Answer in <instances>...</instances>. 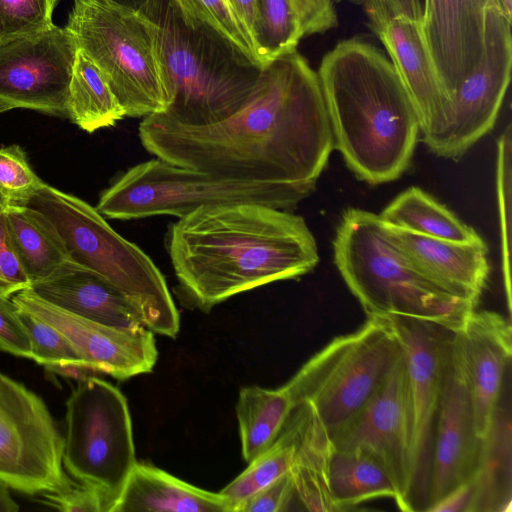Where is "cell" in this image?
<instances>
[{
    "instance_id": "cell-34",
    "label": "cell",
    "mask_w": 512,
    "mask_h": 512,
    "mask_svg": "<svg viewBox=\"0 0 512 512\" xmlns=\"http://www.w3.org/2000/svg\"><path fill=\"white\" fill-rule=\"evenodd\" d=\"M18 312L28 330L32 359L35 362L43 365L46 370L56 366H76L90 370L82 355L62 332L29 312L21 309Z\"/></svg>"
},
{
    "instance_id": "cell-48",
    "label": "cell",
    "mask_w": 512,
    "mask_h": 512,
    "mask_svg": "<svg viewBox=\"0 0 512 512\" xmlns=\"http://www.w3.org/2000/svg\"><path fill=\"white\" fill-rule=\"evenodd\" d=\"M11 109L12 108L8 104H6V103H4L3 101L0 100V114L3 113V112H6L8 110H11Z\"/></svg>"
},
{
    "instance_id": "cell-14",
    "label": "cell",
    "mask_w": 512,
    "mask_h": 512,
    "mask_svg": "<svg viewBox=\"0 0 512 512\" xmlns=\"http://www.w3.org/2000/svg\"><path fill=\"white\" fill-rule=\"evenodd\" d=\"M78 45L73 34L55 24L28 35L0 41V100L67 117L69 85Z\"/></svg>"
},
{
    "instance_id": "cell-24",
    "label": "cell",
    "mask_w": 512,
    "mask_h": 512,
    "mask_svg": "<svg viewBox=\"0 0 512 512\" xmlns=\"http://www.w3.org/2000/svg\"><path fill=\"white\" fill-rule=\"evenodd\" d=\"M234 512L220 492L191 485L153 465L136 462L113 512Z\"/></svg>"
},
{
    "instance_id": "cell-45",
    "label": "cell",
    "mask_w": 512,
    "mask_h": 512,
    "mask_svg": "<svg viewBox=\"0 0 512 512\" xmlns=\"http://www.w3.org/2000/svg\"><path fill=\"white\" fill-rule=\"evenodd\" d=\"M18 510L19 506L11 496L9 488L0 482V512H16Z\"/></svg>"
},
{
    "instance_id": "cell-13",
    "label": "cell",
    "mask_w": 512,
    "mask_h": 512,
    "mask_svg": "<svg viewBox=\"0 0 512 512\" xmlns=\"http://www.w3.org/2000/svg\"><path fill=\"white\" fill-rule=\"evenodd\" d=\"M406 359L411 410L410 512L426 511L435 432L455 332L431 321L386 316Z\"/></svg>"
},
{
    "instance_id": "cell-28",
    "label": "cell",
    "mask_w": 512,
    "mask_h": 512,
    "mask_svg": "<svg viewBox=\"0 0 512 512\" xmlns=\"http://www.w3.org/2000/svg\"><path fill=\"white\" fill-rule=\"evenodd\" d=\"M329 489L336 512L372 499H396L394 484L384 466L360 449L333 448L329 464Z\"/></svg>"
},
{
    "instance_id": "cell-27",
    "label": "cell",
    "mask_w": 512,
    "mask_h": 512,
    "mask_svg": "<svg viewBox=\"0 0 512 512\" xmlns=\"http://www.w3.org/2000/svg\"><path fill=\"white\" fill-rule=\"evenodd\" d=\"M294 409L286 389L256 385L239 391L235 407L243 459L252 461L268 449L282 432Z\"/></svg>"
},
{
    "instance_id": "cell-31",
    "label": "cell",
    "mask_w": 512,
    "mask_h": 512,
    "mask_svg": "<svg viewBox=\"0 0 512 512\" xmlns=\"http://www.w3.org/2000/svg\"><path fill=\"white\" fill-rule=\"evenodd\" d=\"M303 420L304 407L300 404L294 407L274 443L250 461L247 468L220 491L231 502L234 512L260 489L289 472L300 439Z\"/></svg>"
},
{
    "instance_id": "cell-41",
    "label": "cell",
    "mask_w": 512,
    "mask_h": 512,
    "mask_svg": "<svg viewBox=\"0 0 512 512\" xmlns=\"http://www.w3.org/2000/svg\"><path fill=\"white\" fill-rule=\"evenodd\" d=\"M294 499L290 472L260 489L238 508L237 512H279L289 509Z\"/></svg>"
},
{
    "instance_id": "cell-8",
    "label": "cell",
    "mask_w": 512,
    "mask_h": 512,
    "mask_svg": "<svg viewBox=\"0 0 512 512\" xmlns=\"http://www.w3.org/2000/svg\"><path fill=\"white\" fill-rule=\"evenodd\" d=\"M66 28L102 71L126 117L166 111L168 96L144 14L109 0H74Z\"/></svg>"
},
{
    "instance_id": "cell-29",
    "label": "cell",
    "mask_w": 512,
    "mask_h": 512,
    "mask_svg": "<svg viewBox=\"0 0 512 512\" xmlns=\"http://www.w3.org/2000/svg\"><path fill=\"white\" fill-rule=\"evenodd\" d=\"M67 117L89 133L114 126L126 117L104 74L80 48L69 85Z\"/></svg>"
},
{
    "instance_id": "cell-7",
    "label": "cell",
    "mask_w": 512,
    "mask_h": 512,
    "mask_svg": "<svg viewBox=\"0 0 512 512\" xmlns=\"http://www.w3.org/2000/svg\"><path fill=\"white\" fill-rule=\"evenodd\" d=\"M403 355L385 317H368L353 333L335 337L283 386L295 406L308 403L333 435L383 385Z\"/></svg>"
},
{
    "instance_id": "cell-49",
    "label": "cell",
    "mask_w": 512,
    "mask_h": 512,
    "mask_svg": "<svg viewBox=\"0 0 512 512\" xmlns=\"http://www.w3.org/2000/svg\"><path fill=\"white\" fill-rule=\"evenodd\" d=\"M0 482L3 484V475H2L1 467H0Z\"/></svg>"
},
{
    "instance_id": "cell-46",
    "label": "cell",
    "mask_w": 512,
    "mask_h": 512,
    "mask_svg": "<svg viewBox=\"0 0 512 512\" xmlns=\"http://www.w3.org/2000/svg\"><path fill=\"white\" fill-rule=\"evenodd\" d=\"M112 2H115L117 4L130 7L135 10H139L146 2L147 0H109Z\"/></svg>"
},
{
    "instance_id": "cell-42",
    "label": "cell",
    "mask_w": 512,
    "mask_h": 512,
    "mask_svg": "<svg viewBox=\"0 0 512 512\" xmlns=\"http://www.w3.org/2000/svg\"><path fill=\"white\" fill-rule=\"evenodd\" d=\"M304 36L325 32L337 25L333 0H291Z\"/></svg>"
},
{
    "instance_id": "cell-36",
    "label": "cell",
    "mask_w": 512,
    "mask_h": 512,
    "mask_svg": "<svg viewBox=\"0 0 512 512\" xmlns=\"http://www.w3.org/2000/svg\"><path fill=\"white\" fill-rule=\"evenodd\" d=\"M42 183L19 145L0 148V197L8 204L24 205Z\"/></svg>"
},
{
    "instance_id": "cell-21",
    "label": "cell",
    "mask_w": 512,
    "mask_h": 512,
    "mask_svg": "<svg viewBox=\"0 0 512 512\" xmlns=\"http://www.w3.org/2000/svg\"><path fill=\"white\" fill-rule=\"evenodd\" d=\"M386 226L391 239L421 270L478 303L489 275L488 249L482 238L457 242Z\"/></svg>"
},
{
    "instance_id": "cell-4",
    "label": "cell",
    "mask_w": 512,
    "mask_h": 512,
    "mask_svg": "<svg viewBox=\"0 0 512 512\" xmlns=\"http://www.w3.org/2000/svg\"><path fill=\"white\" fill-rule=\"evenodd\" d=\"M168 96L160 115L183 126H207L233 115L253 90L261 69L215 31L183 18L174 0H147Z\"/></svg>"
},
{
    "instance_id": "cell-17",
    "label": "cell",
    "mask_w": 512,
    "mask_h": 512,
    "mask_svg": "<svg viewBox=\"0 0 512 512\" xmlns=\"http://www.w3.org/2000/svg\"><path fill=\"white\" fill-rule=\"evenodd\" d=\"M364 10L414 103L421 133L445 104L424 33L422 4L420 0H365Z\"/></svg>"
},
{
    "instance_id": "cell-2",
    "label": "cell",
    "mask_w": 512,
    "mask_h": 512,
    "mask_svg": "<svg viewBox=\"0 0 512 512\" xmlns=\"http://www.w3.org/2000/svg\"><path fill=\"white\" fill-rule=\"evenodd\" d=\"M165 245L175 295L202 312L242 292L298 278L319 262L303 217L256 203L198 208L170 224Z\"/></svg>"
},
{
    "instance_id": "cell-43",
    "label": "cell",
    "mask_w": 512,
    "mask_h": 512,
    "mask_svg": "<svg viewBox=\"0 0 512 512\" xmlns=\"http://www.w3.org/2000/svg\"><path fill=\"white\" fill-rule=\"evenodd\" d=\"M473 495L472 481H467L448 492L430 506L427 512H469Z\"/></svg>"
},
{
    "instance_id": "cell-9",
    "label": "cell",
    "mask_w": 512,
    "mask_h": 512,
    "mask_svg": "<svg viewBox=\"0 0 512 512\" xmlns=\"http://www.w3.org/2000/svg\"><path fill=\"white\" fill-rule=\"evenodd\" d=\"M308 196L291 185L219 179L156 157L118 176L101 193L95 208L117 220L159 215L182 218L201 207L230 203L293 211Z\"/></svg>"
},
{
    "instance_id": "cell-6",
    "label": "cell",
    "mask_w": 512,
    "mask_h": 512,
    "mask_svg": "<svg viewBox=\"0 0 512 512\" xmlns=\"http://www.w3.org/2000/svg\"><path fill=\"white\" fill-rule=\"evenodd\" d=\"M39 212L60 239L68 260L111 285L149 330L175 338L177 307L165 277L137 245L118 234L95 207L43 182L24 204Z\"/></svg>"
},
{
    "instance_id": "cell-26",
    "label": "cell",
    "mask_w": 512,
    "mask_h": 512,
    "mask_svg": "<svg viewBox=\"0 0 512 512\" xmlns=\"http://www.w3.org/2000/svg\"><path fill=\"white\" fill-rule=\"evenodd\" d=\"M6 218L14 251L31 285L49 278L69 261L57 234L39 212L8 204Z\"/></svg>"
},
{
    "instance_id": "cell-16",
    "label": "cell",
    "mask_w": 512,
    "mask_h": 512,
    "mask_svg": "<svg viewBox=\"0 0 512 512\" xmlns=\"http://www.w3.org/2000/svg\"><path fill=\"white\" fill-rule=\"evenodd\" d=\"M11 299L18 309L62 332L96 374L126 380L151 372L157 361L154 333L145 326L121 328L100 324L62 309L30 289Z\"/></svg>"
},
{
    "instance_id": "cell-39",
    "label": "cell",
    "mask_w": 512,
    "mask_h": 512,
    "mask_svg": "<svg viewBox=\"0 0 512 512\" xmlns=\"http://www.w3.org/2000/svg\"><path fill=\"white\" fill-rule=\"evenodd\" d=\"M0 351L32 359L28 330L11 298L0 296Z\"/></svg>"
},
{
    "instance_id": "cell-30",
    "label": "cell",
    "mask_w": 512,
    "mask_h": 512,
    "mask_svg": "<svg viewBox=\"0 0 512 512\" xmlns=\"http://www.w3.org/2000/svg\"><path fill=\"white\" fill-rule=\"evenodd\" d=\"M379 216L390 227L429 237L457 242L481 238L472 227L418 187L399 194Z\"/></svg>"
},
{
    "instance_id": "cell-18",
    "label": "cell",
    "mask_w": 512,
    "mask_h": 512,
    "mask_svg": "<svg viewBox=\"0 0 512 512\" xmlns=\"http://www.w3.org/2000/svg\"><path fill=\"white\" fill-rule=\"evenodd\" d=\"M481 440L476 429L472 395L455 332L435 432L427 509L448 492L472 479Z\"/></svg>"
},
{
    "instance_id": "cell-35",
    "label": "cell",
    "mask_w": 512,
    "mask_h": 512,
    "mask_svg": "<svg viewBox=\"0 0 512 512\" xmlns=\"http://www.w3.org/2000/svg\"><path fill=\"white\" fill-rule=\"evenodd\" d=\"M59 0H0V41L33 34L51 25Z\"/></svg>"
},
{
    "instance_id": "cell-25",
    "label": "cell",
    "mask_w": 512,
    "mask_h": 512,
    "mask_svg": "<svg viewBox=\"0 0 512 512\" xmlns=\"http://www.w3.org/2000/svg\"><path fill=\"white\" fill-rule=\"evenodd\" d=\"M301 404L304 420L289 470L294 498L304 510L336 512L329 489V464L334 448L331 437L312 406Z\"/></svg>"
},
{
    "instance_id": "cell-33",
    "label": "cell",
    "mask_w": 512,
    "mask_h": 512,
    "mask_svg": "<svg viewBox=\"0 0 512 512\" xmlns=\"http://www.w3.org/2000/svg\"><path fill=\"white\" fill-rule=\"evenodd\" d=\"M183 18L215 31L262 68L253 45L227 0H174Z\"/></svg>"
},
{
    "instance_id": "cell-1",
    "label": "cell",
    "mask_w": 512,
    "mask_h": 512,
    "mask_svg": "<svg viewBox=\"0 0 512 512\" xmlns=\"http://www.w3.org/2000/svg\"><path fill=\"white\" fill-rule=\"evenodd\" d=\"M150 154L219 179L280 183L314 190L334 147L317 72L297 50L261 69L245 103L207 126H183L160 114L143 118Z\"/></svg>"
},
{
    "instance_id": "cell-38",
    "label": "cell",
    "mask_w": 512,
    "mask_h": 512,
    "mask_svg": "<svg viewBox=\"0 0 512 512\" xmlns=\"http://www.w3.org/2000/svg\"><path fill=\"white\" fill-rule=\"evenodd\" d=\"M8 203L0 197V296L12 298L31 287L14 251L6 218Z\"/></svg>"
},
{
    "instance_id": "cell-15",
    "label": "cell",
    "mask_w": 512,
    "mask_h": 512,
    "mask_svg": "<svg viewBox=\"0 0 512 512\" xmlns=\"http://www.w3.org/2000/svg\"><path fill=\"white\" fill-rule=\"evenodd\" d=\"M411 432L409 381L403 351L379 390L330 437L335 449H360L378 459L394 484L398 508L410 512Z\"/></svg>"
},
{
    "instance_id": "cell-22",
    "label": "cell",
    "mask_w": 512,
    "mask_h": 512,
    "mask_svg": "<svg viewBox=\"0 0 512 512\" xmlns=\"http://www.w3.org/2000/svg\"><path fill=\"white\" fill-rule=\"evenodd\" d=\"M29 289L68 312L100 324L145 326L137 310L117 290L94 272L70 261Z\"/></svg>"
},
{
    "instance_id": "cell-44",
    "label": "cell",
    "mask_w": 512,
    "mask_h": 512,
    "mask_svg": "<svg viewBox=\"0 0 512 512\" xmlns=\"http://www.w3.org/2000/svg\"><path fill=\"white\" fill-rule=\"evenodd\" d=\"M242 24L253 45V36L257 21L258 0H227ZM254 48V45H253ZM255 50V49H254ZM257 55V54H256ZM258 57V56H257ZM260 62V61H259Z\"/></svg>"
},
{
    "instance_id": "cell-40",
    "label": "cell",
    "mask_w": 512,
    "mask_h": 512,
    "mask_svg": "<svg viewBox=\"0 0 512 512\" xmlns=\"http://www.w3.org/2000/svg\"><path fill=\"white\" fill-rule=\"evenodd\" d=\"M38 496L42 504L59 511L108 512L104 499L96 490L77 482L67 491Z\"/></svg>"
},
{
    "instance_id": "cell-5",
    "label": "cell",
    "mask_w": 512,
    "mask_h": 512,
    "mask_svg": "<svg viewBox=\"0 0 512 512\" xmlns=\"http://www.w3.org/2000/svg\"><path fill=\"white\" fill-rule=\"evenodd\" d=\"M333 251L343 280L368 317L409 316L457 332L477 306L421 270L372 212L346 210Z\"/></svg>"
},
{
    "instance_id": "cell-32",
    "label": "cell",
    "mask_w": 512,
    "mask_h": 512,
    "mask_svg": "<svg viewBox=\"0 0 512 512\" xmlns=\"http://www.w3.org/2000/svg\"><path fill=\"white\" fill-rule=\"evenodd\" d=\"M302 37L303 29L291 0H258L253 45L262 68L297 50Z\"/></svg>"
},
{
    "instance_id": "cell-19",
    "label": "cell",
    "mask_w": 512,
    "mask_h": 512,
    "mask_svg": "<svg viewBox=\"0 0 512 512\" xmlns=\"http://www.w3.org/2000/svg\"><path fill=\"white\" fill-rule=\"evenodd\" d=\"M490 2L424 0V33L445 103L482 58Z\"/></svg>"
},
{
    "instance_id": "cell-3",
    "label": "cell",
    "mask_w": 512,
    "mask_h": 512,
    "mask_svg": "<svg viewBox=\"0 0 512 512\" xmlns=\"http://www.w3.org/2000/svg\"><path fill=\"white\" fill-rule=\"evenodd\" d=\"M317 75L334 145L350 170L371 185L396 180L410 164L420 122L390 59L351 38L324 55Z\"/></svg>"
},
{
    "instance_id": "cell-10",
    "label": "cell",
    "mask_w": 512,
    "mask_h": 512,
    "mask_svg": "<svg viewBox=\"0 0 512 512\" xmlns=\"http://www.w3.org/2000/svg\"><path fill=\"white\" fill-rule=\"evenodd\" d=\"M65 407L64 469L96 490L113 512L137 462L127 400L116 386L91 375L77 381Z\"/></svg>"
},
{
    "instance_id": "cell-12",
    "label": "cell",
    "mask_w": 512,
    "mask_h": 512,
    "mask_svg": "<svg viewBox=\"0 0 512 512\" xmlns=\"http://www.w3.org/2000/svg\"><path fill=\"white\" fill-rule=\"evenodd\" d=\"M63 435L45 402L0 372V467L3 484L29 496L70 489Z\"/></svg>"
},
{
    "instance_id": "cell-20",
    "label": "cell",
    "mask_w": 512,
    "mask_h": 512,
    "mask_svg": "<svg viewBox=\"0 0 512 512\" xmlns=\"http://www.w3.org/2000/svg\"><path fill=\"white\" fill-rule=\"evenodd\" d=\"M482 437L510 374L512 329L492 311H472L456 332Z\"/></svg>"
},
{
    "instance_id": "cell-23",
    "label": "cell",
    "mask_w": 512,
    "mask_h": 512,
    "mask_svg": "<svg viewBox=\"0 0 512 512\" xmlns=\"http://www.w3.org/2000/svg\"><path fill=\"white\" fill-rule=\"evenodd\" d=\"M510 374L481 437L469 512H509L512 502Z\"/></svg>"
},
{
    "instance_id": "cell-11",
    "label": "cell",
    "mask_w": 512,
    "mask_h": 512,
    "mask_svg": "<svg viewBox=\"0 0 512 512\" xmlns=\"http://www.w3.org/2000/svg\"><path fill=\"white\" fill-rule=\"evenodd\" d=\"M511 20L500 1L491 0L480 62L420 133L434 154L458 160L493 128L511 78Z\"/></svg>"
},
{
    "instance_id": "cell-47",
    "label": "cell",
    "mask_w": 512,
    "mask_h": 512,
    "mask_svg": "<svg viewBox=\"0 0 512 512\" xmlns=\"http://www.w3.org/2000/svg\"><path fill=\"white\" fill-rule=\"evenodd\" d=\"M504 11L512 18V0H499Z\"/></svg>"
},
{
    "instance_id": "cell-37",
    "label": "cell",
    "mask_w": 512,
    "mask_h": 512,
    "mask_svg": "<svg viewBox=\"0 0 512 512\" xmlns=\"http://www.w3.org/2000/svg\"><path fill=\"white\" fill-rule=\"evenodd\" d=\"M497 191L499 200L502 266L504 282L510 303V257H511V126L509 125L498 141Z\"/></svg>"
}]
</instances>
